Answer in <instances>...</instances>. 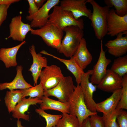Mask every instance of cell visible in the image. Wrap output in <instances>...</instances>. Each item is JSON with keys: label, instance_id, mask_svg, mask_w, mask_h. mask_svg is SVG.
Returning a JSON list of instances; mask_svg holds the SVG:
<instances>
[{"label": "cell", "instance_id": "836d02e7", "mask_svg": "<svg viewBox=\"0 0 127 127\" xmlns=\"http://www.w3.org/2000/svg\"><path fill=\"white\" fill-rule=\"evenodd\" d=\"M11 4H0V27L7 18L8 9Z\"/></svg>", "mask_w": 127, "mask_h": 127}, {"label": "cell", "instance_id": "8992f818", "mask_svg": "<svg viewBox=\"0 0 127 127\" xmlns=\"http://www.w3.org/2000/svg\"><path fill=\"white\" fill-rule=\"evenodd\" d=\"M76 86L72 77L70 76H64L55 87L44 91V96L48 97L53 96L57 98L60 101L67 102L68 101Z\"/></svg>", "mask_w": 127, "mask_h": 127}, {"label": "cell", "instance_id": "44dd1931", "mask_svg": "<svg viewBox=\"0 0 127 127\" xmlns=\"http://www.w3.org/2000/svg\"><path fill=\"white\" fill-rule=\"evenodd\" d=\"M26 43L24 40L15 46L8 48H2L0 49V60L4 63L6 68L16 66V55L20 48Z\"/></svg>", "mask_w": 127, "mask_h": 127}, {"label": "cell", "instance_id": "2e32d148", "mask_svg": "<svg viewBox=\"0 0 127 127\" xmlns=\"http://www.w3.org/2000/svg\"><path fill=\"white\" fill-rule=\"evenodd\" d=\"M29 51L32 57L33 63L28 71L32 73L34 86L37 84L42 68L48 66V60L47 58L43 56L41 53H36L34 44L30 46Z\"/></svg>", "mask_w": 127, "mask_h": 127}, {"label": "cell", "instance_id": "ba28073f", "mask_svg": "<svg viewBox=\"0 0 127 127\" xmlns=\"http://www.w3.org/2000/svg\"><path fill=\"white\" fill-rule=\"evenodd\" d=\"M60 2L59 0H48L36 13L31 16H27V20L31 21V28H40L45 25L48 21L50 10Z\"/></svg>", "mask_w": 127, "mask_h": 127}, {"label": "cell", "instance_id": "83f0119b", "mask_svg": "<svg viewBox=\"0 0 127 127\" xmlns=\"http://www.w3.org/2000/svg\"><path fill=\"white\" fill-rule=\"evenodd\" d=\"M36 112L44 118L46 122V127H53L56 125L62 117V115H54L48 114L40 108L36 109Z\"/></svg>", "mask_w": 127, "mask_h": 127}, {"label": "cell", "instance_id": "7c38bea8", "mask_svg": "<svg viewBox=\"0 0 127 127\" xmlns=\"http://www.w3.org/2000/svg\"><path fill=\"white\" fill-rule=\"evenodd\" d=\"M32 28L30 24L23 22L21 15L15 16L12 18L9 24V35L7 38L22 42Z\"/></svg>", "mask_w": 127, "mask_h": 127}, {"label": "cell", "instance_id": "52a82bcc", "mask_svg": "<svg viewBox=\"0 0 127 127\" xmlns=\"http://www.w3.org/2000/svg\"><path fill=\"white\" fill-rule=\"evenodd\" d=\"M64 77L60 67L55 65H48L40 73V83L44 91L49 90L56 86Z\"/></svg>", "mask_w": 127, "mask_h": 127}, {"label": "cell", "instance_id": "d6986e66", "mask_svg": "<svg viewBox=\"0 0 127 127\" xmlns=\"http://www.w3.org/2000/svg\"><path fill=\"white\" fill-rule=\"evenodd\" d=\"M77 64L83 70L91 63L92 56L88 49L85 39L83 37L72 56Z\"/></svg>", "mask_w": 127, "mask_h": 127}, {"label": "cell", "instance_id": "7402d4cb", "mask_svg": "<svg viewBox=\"0 0 127 127\" xmlns=\"http://www.w3.org/2000/svg\"><path fill=\"white\" fill-rule=\"evenodd\" d=\"M40 53L51 56L64 64L67 68L73 75L77 84H80L81 78L84 72L79 66L72 56L69 59L61 58L42 50Z\"/></svg>", "mask_w": 127, "mask_h": 127}, {"label": "cell", "instance_id": "cb8c5ba5", "mask_svg": "<svg viewBox=\"0 0 127 127\" xmlns=\"http://www.w3.org/2000/svg\"><path fill=\"white\" fill-rule=\"evenodd\" d=\"M22 89L13 90L6 91L4 100L9 113L13 111L18 103L22 99Z\"/></svg>", "mask_w": 127, "mask_h": 127}, {"label": "cell", "instance_id": "d4e9b609", "mask_svg": "<svg viewBox=\"0 0 127 127\" xmlns=\"http://www.w3.org/2000/svg\"><path fill=\"white\" fill-rule=\"evenodd\" d=\"M110 69L122 77L127 74V55L115 59Z\"/></svg>", "mask_w": 127, "mask_h": 127}, {"label": "cell", "instance_id": "484cf974", "mask_svg": "<svg viewBox=\"0 0 127 127\" xmlns=\"http://www.w3.org/2000/svg\"><path fill=\"white\" fill-rule=\"evenodd\" d=\"M104 2L110 8L114 6L118 15L123 16L127 14V0H105Z\"/></svg>", "mask_w": 127, "mask_h": 127}, {"label": "cell", "instance_id": "ffe728a7", "mask_svg": "<svg viewBox=\"0 0 127 127\" xmlns=\"http://www.w3.org/2000/svg\"><path fill=\"white\" fill-rule=\"evenodd\" d=\"M16 69V76L12 81L0 83V90L6 89H8L10 91L17 89H24L33 87L24 79L22 73V67L21 65H18Z\"/></svg>", "mask_w": 127, "mask_h": 127}, {"label": "cell", "instance_id": "9c48e42d", "mask_svg": "<svg viewBox=\"0 0 127 127\" xmlns=\"http://www.w3.org/2000/svg\"><path fill=\"white\" fill-rule=\"evenodd\" d=\"M107 35L111 37L121 33L127 34V14L120 16L116 14L114 9H110L107 17Z\"/></svg>", "mask_w": 127, "mask_h": 127}, {"label": "cell", "instance_id": "4fadbf2b", "mask_svg": "<svg viewBox=\"0 0 127 127\" xmlns=\"http://www.w3.org/2000/svg\"><path fill=\"white\" fill-rule=\"evenodd\" d=\"M111 60L107 58L105 52L103 49L102 40H101L100 52L98 61L94 66L90 78V82L95 85H98L106 73L107 66Z\"/></svg>", "mask_w": 127, "mask_h": 127}, {"label": "cell", "instance_id": "5bb4252c", "mask_svg": "<svg viewBox=\"0 0 127 127\" xmlns=\"http://www.w3.org/2000/svg\"><path fill=\"white\" fill-rule=\"evenodd\" d=\"M123 81V77L108 69L97 88L105 92L113 93L122 88Z\"/></svg>", "mask_w": 127, "mask_h": 127}, {"label": "cell", "instance_id": "7a4b0ae2", "mask_svg": "<svg viewBox=\"0 0 127 127\" xmlns=\"http://www.w3.org/2000/svg\"><path fill=\"white\" fill-rule=\"evenodd\" d=\"M63 31L65 35L58 51L66 57L70 58L75 52L83 37L84 32L77 26H73L66 27Z\"/></svg>", "mask_w": 127, "mask_h": 127}, {"label": "cell", "instance_id": "ab89813d", "mask_svg": "<svg viewBox=\"0 0 127 127\" xmlns=\"http://www.w3.org/2000/svg\"><path fill=\"white\" fill-rule=\"evenodd\" d=\"M53 127H57L56 126Z\"/></svg>", "mask_w": 127, "mask_h": 127}, {"label": "cell", "instance_id": "74e56055", "mask_svg": "<svg viewBox=\"0 0 127 127\" xmlns=\"http://www.w3.org/2000/svg\"><path fill=\"white\" fill-rule=\"evenodd\" d=\"M37 6L39 9L44 5V3L46 1L45 0H34Z\"/></svg>", "mask_w": 127, "mask_h": 127}, {"label": "cell", "instance_id": "603a6c76", "mask_svg": "<svg viewBox=\"0 0 127 127\" xmlns=\"http://www.w3.org/2000/svg\"><path fill=\"white\" fill-rule=\"evenodd\" d=\"M41 99L42 102L40 106L41 109L44 110H54L60 111L62 113L69 114L70 103L68 101L63 102L44 96Z\"/></svg>", "mask_w": 127, "mask_h": 127}, {"label": "cell", "instance_id": "277c9868", "mask_svg": "<svg viewBox=\"0 0 127 127\" xmlns=\"http://www.w3.org/2000/svg\"><path fill=\"white\" fill-rule=\"evenodd\" d=\"M68 101L70 103L69 114L75 116L81 125L84 120L91 115L97 114L92 112L87 108L80 84H77Z\"/></svg>", "mask_w": 127, "mask_h": 127}, {"label": "cell", "instance_id": "4dcf8cb0", "mask_svg": "<svg viewBox=\"0 0 127 127\" xmlns=\"http://www.w3.org/2000/svg\"><path fill=\"white\" fill-rule=\"evenodd\" d=\"M121 110L115 109L109 115H103L102 117L105 127H119L117 122V117Z\"/></svg>", "mask_w": 127, "mask_h": 127}, {"label": "cell", "instance_id": "d6a6232c", "mask_svg": "<svg viewBox=\"0 0 127 127\" xmlns=\"http://www.w3.org/2000/svg\"><path fill=\"white\" fill-rule=\"evenodd\" d=\"M117 123L119 127H127V112L121 110L117 117Z\"/></svg>", "mask_w": 127, "mask_h": 127}, {"label": "cell", "instance_id": "9a60e30c", "mask_svg": "<svg viewBox=\"0 0 127 127\" xmlns=\"http://www.w3.org/2000/svg\"><path fill=\"white\" fill-rule=\"evenodd\" d=\"M123 34L119 33L115 39L109 40L104 44L108 53L115 57H121L127 52V34L124 36Z\"/></svg>", "mask_w": 127, "mask_h": 127}, {"label": "cell", "instance_id": "e0dca14e", "mask_svg": "<svg viewBox=\"0 0 127 127\" xmlns=\"http://www.w3.org/2000/svg\"><path fill=\"white\" fill-rule=\"evenodd\" d=\"M109 97L104 101L96 103V109L98 112L103 115H108L111 114L116 109L120 99L122 89H120L114 92Z\"/></svg>", "mask_w": 127, "mask_h": 127}, {"label": "cell", "instance_id": "f546056e", "mask_svg": "<svg viewBox=\"0 0 127 127\" xmlns=\"http://www.w3.org/2000/svg\"><path fill=\"white\" fill-rule=\"evenodd\" d=\"M123 77L121 99L116 109L119 110L127 109V74Z\"/></svg>", "mask_w": 127, "mask_h": 127}, {"label": "cell", "instance_id": "ac0fdd59", "mask_svg": "<svg viewBox=\"0 0 127 127\" xmlns=\"http://www.w3.org/2000/svg\"><path fill=\"white\" fill-rule=\"evenodd\" d=\"M42 102L41 99L38 97L23 98L17 104L14 110L12 112V116L18 120L22 119L28 121L29 119V115L25 113L28 110L29 107L32 105L40 104Z\"/></svg>", "mask_w": 127, "mask_h": 127}, {"label": "cell", "instance_id": "8d00e7d4", "mask_svg": "<svg viewBox=\"0 0 127 127\" xmlns=\"http://www.w3.org/2000/svg\"><path fill=\"white\" fill-rule=\"evenodd\" d=\"M19 0H0V4H11L19 1Z\"/></svg>", "mask_w": 127, "mask_h": 127}, {"label": "cell", "instance_id": "8fae6325", "mask_svg": "<svg viewBox=\"0 0 127 127\" xmlns=\"http://www.w3.org/2000/svg\"><path fill=\"white\" fill-rule=\"evenodd\" d=\"M60 2L62 8L71 12L75 19L85 16L90 20L92 12L86 6L87 0H63Z\"/></svg>", "mask_w": 127, "mask_h": 127}, {"label": "cell", "instance_id": "f1b7e54d", "mask_svg": "<svg viewBox=\"0 0 127 127\" xmlns=\"http://www.w3.org/2000/svg\"><path fill=\"white\" fill-rule=\"evenodd\" d=\"M22 90V99L29 96L31 98L38 97L41 99L44 96V90L40 83L32 87Z\"/></svg>", "mask_w": 127, "mask_h": 127}, {"label": "cell", "instance_id": "1f68e13d", "mask_svg": "<svg viewBox=\"0 0 127 127\" xmlns=\"http://www.w3.org/2000/svg\"><path fill=\"white\" fill-rule=\"evenodd\" d=\"M89 118L91 127H105L102 116L96 114L91 115Z\"/></svg>", "mask_w": 127, "mask_h": 127}, {"label": "cell", "instance_id": "f35d334b", "mask_svg": "<svg viewBox=\"0 0 127 127\" xmlns=\"http://www.w3.org/2000/svg\"><path fill=\"white\" fill-rule=\"evenodd\" d=\"M17 127H24L21 124V121L19 120H18L17 122Z\"/></svg>", "mask_w": 127, "mask_h": 127}, {"label": "cell", "instance_id": "30bf717a", "mask_svg": "<svg viewBox=\"0 0 127 127\" xmlns=\"http://www.w3.org/2000/svg\"><path fill=\"white\" fill-rule=\"evenodd\" d=\"M92 70H89L84 72L81 79L80 85L83 94L85 104L88 109L92 112H96V103L93 98V95L96 91L97 85L90 81V75Z\"/></svg>", "mask_w": 127, "mask_h": 127}, {"label": "cell", "instance_id": "e575fe53", "mask_svg": "<svg viewBox=\"0 0 127 127\" xmlns=\"http://www.w3.org/2000/svg\"><path fill=\"white\" fill-rule=\"evenodd\" d=\"M29 5L28 13L29 16L32 15L36 13L39 10L34 0H28Z\"/></svg>", "mask_w": 127, "mask_h": 127}, {"label": "cell", "instance_id": "4316f807", "mask_svg": "<svg viewBox=\"0 0 127 127\" xmlns=\"http://www.w3.org/2000/svg\"><path fill=\"white\" fill-rule=\"evenodd\" d=\"M62 115L56 125L57 127H79L78 119L75 116L66 113Z\"/></svg>", "mask_w": 127, "mask_h": 127}, {"label": "cell", "instance_id": "60d3db41", "mask_svg": "<svg viewBox=\"0 0 127 127\" xmlns=\"http://www.w3.org/2000/svg\"><path fill=\"white\" fill-rule=\"evenodd\" d=\"M1 101V99L0 98V102Z\"/></svg>", "mask_w": 127, "mask_h": 127}, {"label": "cell", "instance_id": "5b68a950", "mask_svg": "<svg viewBox=\"0 0 127 127\" xmlns=\"http://www.w3.org/2000/svg\"><path fill=\"white\" fill-rule=\"evenodd\" d=\"M48 22L55 24L63 30L65 27L71 26H77L83 30L84 28L82 19H75L71 12L63 9L60 6L54 7Z\"/></svg>", "mask_w": 127, "mask_h": 127}, {"label": "cell", "instance_id": "6da1fadb", "mask_svg": "<svg viewBox=\"0 0 127 127\" xmlns=\"http://www.w3.org/2000/svg\"><path fill=\"white\" fill-rule=\"evenodd\" d=\"M92 5L93 11L90 20L95 35L102 40L107 34V21L110 8L106 6H102L94 0H87Z\"/></svg>", "mask_w": 127, "mask_h": 127}, {"label": "cell", "instance_id": "3957f363", "mask_svg": "<svg viewBox=\"0 0 127 127\" xmlns=\"http://www.w3.org/2000/svg\"><path fill=\"white\" fill-rule=\"evenodd\" d=\"M31 33L40 37L48 46L58 51L64 35L63 30L55 24L48 22L39 29L32 28Z\"/></svg>", "mask_w": 127, "mask_h": 127}, {"label": "cell", "instance_id": "d590c367", "mask_svg": "<svg viewBox=\"0 0 127 127\" xmlns=\"http://www.w3.org/2000/svg\"><path fill=\"white\" fill-rule=\"evenodd\" d=\"M79 127H91L90 123L89 117L84 119Z\"/></svg>", "mask_w": 127, "mask_h": 127}]
</instances>
